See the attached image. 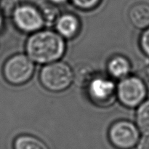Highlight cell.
I'll return each mask as SVG.
<instances>
[{
	"instance_id": "cell-2",
	"label": "cell",
	"mask_w": 149,
	"mask_h": 149,
	"mask_svg": "<svg viewBox=\"0 0 149 149\" xmlns=\"http://www.w3.org/2000/svg\"><path fill=\"white\" fill-rule=\"evenodd\" d=\"M39 79L45 89L51 92H61L71 85L74 75L72 70L66 63L55 61L42 68Z\"/></svg>"
},
{
	"instance_id": "cell-10",
	"label": "cell",
	"mask_w": 149,
	"mask_h": 149,
	"mask_svg": "<svg viewBox=\"0 0 149 149\" xmlns=\"http://www.w3.org/2000/svg\"><path fill=\"white\" fill-rule=\"evenodd\" d=\"M107 67L109 74L118 79H122L128 77L131 70L130 63L122 55L112 57L108 63Z\"/></svg>"
},
{
	"instance_id": "cell-18",
	"label": "cell",
	"mask_w": 149,
	"mask_h": 149,
	"mask_svg": "<svg viewBox=\"0 0 149 149\" xmlns=\"http://www.w3.org/2000/svg\"><path fill=\"white\" fill-rule=\"evenodd\" d=\"M138 149H149V136L145 135L139 140Z\"/></svg>"
},
{
	"instance_id": "cell-16",
	"label": "cell",
	"mask_w": 149,
	"mask_h": 149,
	"mask_svg": "<svg viewBox=\"0 0 149 149\" xmlns=\"http://www.w3.org/2000/svg\"><path fill=\"white\" fill-rule=\"evenodd\" d=\"M71 1L77 8L89 10L98 6L101 0H71Z\"/></svg>"
},
{
	"instance_id": "cell-4",
	"label": "cell",
	"mask_w": 149,
	"mask_h": 149,
	"mask_svg": "<svg viewBox=\"0 0 149 149\" xmlns=\"http://www.w3.org/2000/svg\"><path fill=\"white\" fill-rule=\"evenodd\" d=\"M147 89L145 83L137 77H127L121 79L116 87V96L125 106L134 108L145 100Z\"/></svg>"
},
{
	"instance_id": "cell-20",
	"label": "cell",
	"mask_w": 149,
	"mask_h": 149,
	"mask_svg": "<svg viewBox=\"0 0 149 149\" xmlns=\"http://www.w3.org/2000/svg\"><path fill=\"white\" fill-rule=\"evenodd\" d=\"M1 13H0V28H1V23H2V19H1Z\"/></svg>"
},
{
	"instance_id": "cell-11",
	"label": "cell",
	"mask_w": 149,
	"mask_h": 149,
	"mask_svg": "<svg viewBox=\"0 0 149 149\" xmlns=\"http://www.w3.org/2000/svg\"><path fill=\"white\" fill-rule=\"evenodd\" d=\"M14 149H49L47 146L36 137L31 135H20L14 141Z\"/></svg>"
},
{
	"instance_id": "cell-19",
	"label": "cell",
	"mask_w": 149,
	"mask_h": 149,
	"mask_svg": "<svg viewBox=\"0 0 149 149\" xmlns=\"http://www.w3.org/2000/svg\"><path fill=\"white\" fill-rule=\"evenodd\" d=\"M49 1L51 4L58 6V5H61V4H65V3L67 2L68 0H49Z\"/></svg>"
},
{
	"instance_id": "cell-13",
	"label": "cell",
	"mask_w": 149,
	"mask_h": 149,
	"mask_svg": "<svg viewBox=\"0 0 149 149\" xmlns=\"http://www.w3.org/2000/svg\"><path fill=\"white\" fill-rule=\"evenodd\" d=\"M136 122L139 130L149 136V100L140 105L137 111Z\"/></svg>"
},
{
	"instance_id": "cell-1",
	"label": "cell",
	"mask_w": 149,
	"mask_h": 149,
	"mask_svg": "<svg viewBox=\"0 0 149 149\" xmlns=\"http://www.w3.org/2000/svg\"><path fill=\"white\" fill-rule=\"evenodd\" d=\"M26 49L29 58L35 63L48 64L63 55L65 43L58 33L49 30L38 31L29 38Z\"/></svg>"
},
{
	"instance_id": "cell-7",
	"label": "cell",
	"mask_w": 149,
	"mask_h": 149,
	"mask_svg": "<svg viewBox=\"0 0 149 149\" xmlns=\"http://www.w3.org/2000/svg\"><path fill=\"white\" fill-rule=\"evenodd\" d=\"M12 17L17 29L26 33L38 31L45 25L40 10L31 4L18 5Z\"/></svg>"
},
{
	"instance_id": "cell-3",
	"label": "cell",
	"mask_w": 149,
	"mask_h": 149,
	"mask_svg": "<svg viewBox=\"0 0 149 149\" xmlns=\"http://www.w3.org/2000/svg\"><path fill=\"white\" fill-rule=\"evenodd\" d=\"M34 71L33 61L26 55L18 54L9 58L3 67V74L9 83L15 85L27 82Z\"/></svg>"
},
{
	"instance_id": "cell-9",
	"label": "cell",
	"mask_w": 149,
	"mask_h": 149,
	"mask_svg": "<svg viewBox=\"0 0 149 149\" xmlns=\"http://www.w3.org/2000/svg\"><path fill=\"white\" fill-rule=\"evenodd\" d=\"M129 18L135 27L140 29L149 28V4L138 3L131 7Z\"/></svg>"
},
{
	"instance_id": "cell-6",
	"label": "cell",
	"mask_w": 149,
	"mask_h": 149,
	"mask_svg": "<svg viewBox=\"0 0 149 149\" xmlns=\"http://www.w3.org/2000/svg\"><path fill=\"white\" fill-rule=\"evenodd\" d=\"M87 87L89 97L97 106H109L116 99V85L112 80L106 77L95 76Z\"/></svg>"
},
{
	"instance_id": "cell-14",
	"label": "cell",
	"mask_w": 149,
	"mask_h": 149,
	"mask_svg": "<svg viewBox=\"0 0 149 149\" xmlns=\"http://www.w3.org/2000/svg\"><path fill=\"white\" fill-rule=\"evenodd\" d=\"M40 12L42 13L45 25H51L56 23L57 20L60 17L59 10L56 7V5L51 4L47 5H44L40 9Z\"/></svg>"
},
{
	"instance_id": "cell-12",
	"label": "cell",
	"mask_w": 149,
	"mask_h": 149,
	"mask_svg": "<svg viewBox=\"0 0 149 149\" xmlns=\"http://www.w3.org/2000/svg\"><path fill=\"white\" fill-rule=\"evenodd\" d=\"M73 75L75 83L80 87H87L95 77L93 68L86 64H81L75 67Z\"/></svg>"
},
{
	"instance_id": "cell-15",
	"label": "cell",
	"mask_w": 149,
	"mask_h": 149,
	"mask_svg": "<svg viewBox=\"0 0 149 149\" xmlns=\"http://www.w3.org/2000/svg\"><path fill=\"white\" fill-rule=\"evenodd\" d=\"M18 5V0H0V13L7 17L13 16Z\"/></svg>"
},
{
	"instance_id": "cell-17",
	"label": "cell",
	"mask_w": 149,
	"mask_h": 149,
	"mask_svg": "<svg viewBox=\"0 0 149 149\" xmlns=\"http://www.w3.org/2000/svg\"><path fill=\"white\" fill-rule=\"evenodd\" d=\"M140 45L144 53L149 57V28L146 29L141 34Z\"/></svg>"
},
{
	"instance_id": "cell-8",
	"label": "cell",
	"mask_w": 149,
	"mask_h": 149,
	"mask_svg": "<svg viewBox=\"0 0 149 149\" xmlns=\"http://www.w3.org/2000/svg\"><path fill=\"white\" fill-rule=\"evenodd\" d=\"M58 33L63 37L71 39L78 34L80 30V23L77 16L65 13L60 15L55 23Z\"/></svg>"
},
{
	"instance_id": "cell-5",
	"label": "cell",
	"mask_w": 149,
	"mask_h": 149,
	"mask_svg": "<svg viewBox=\"0 0 149 149\" xmlns=\"http://www.w3.org/2000/svg\"><path fill=\"white\" fill-rule=\"evenodd\" d=\"M110 142L118 149H131L139 141L138 127L128 121H119L111 125L109 131Z\"/></svg>"
}]
</instances>
